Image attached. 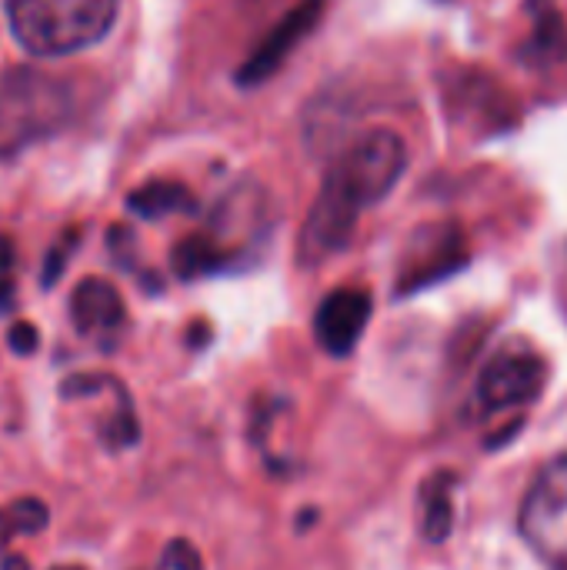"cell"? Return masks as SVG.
Here are the masks:
<instances>
[{
	"label": "cell",
	"mask_w": 567,
	"mask_h": 570,
	"mask_svg": "<svg viewBox=\"0 0 567 570\" xmlns=\"http://www.w3.org/2000/svg\"><path fill=\"white\" fill-rule=\"evenodd\" d=\"M518 57H521V63L538 67V70H548V67L565 63L567 20L558 7H551V3H541V7H538L535 23H531V33H528V40L521 43Z\"/></svg>",
	"instance_id": "cell-10"
},
{
	"label": "cell",
	"mask_w": 567,
	"mask_h": 570,
	"mask_svg": "<svg viewBox=\"0 0 567 570\" xmlns=\"http://www.w3.org/2000/svg\"><path fill=\"white\" fill-rule=\"evenodd\" d=\"M50 521V511L37 498H17L0 508V548H7L13 538L40 534Z\"/></svg>",
	"instance_id": "cell-12"
},
{
	"label": "cell",
	"mask_w": 567,
	"mask_h": 570,
	"mask_svg": "<svg viewBox=\"0 0 567 570\" xmlns=\"http://www.w3.org/2000/svg\"><path fill=\"white\" fill-rule=\"evenodd\" d=\"M371 311H374V304H371L368 291H361V287H338V291H331L321 301L317 314H314V337H317V344L331 357H348L358 347V341H361V334H364V327L371 321Z\"/></svg>",
	"instance_id": "cell-7"
},
{
	"label": "cell",
	"mask_w": 567,
	"mask_h": 570,
	"mask_svg": "<svg viewBox=\"0 0 567 570\" xmlns=\"http://www.w3.org/2000/svg\"><path fill=\"white\" fill-rule=\"evenodd\" d=\"M53 570H80V568H53Z\"/></svg>",
	"instance_id": "cell-18"
},
{
	"label": "cell",
	"mask_w": 567,
	"mask_h": 570,
	"mask_svg": "<svg viewBox=\"0 0 567 570\" xmlns=\"http://www.w3.org/2000/svg\"><path fill=\"white\" fill-rule=\"evenodd\" d=\"M70 317L80 334H114L124 324L127 311H124V297L110 281L87 277L74 287Z\"/></svg>",
	"instance_id": "cell-8"
},
{
	"label": "cell",
	"mask_w": 567,
	"mask_h": 570,
	"mask_svg": "<svg viewBox=\"0 0 567 570\" xmlns=\"http://www.w3.org/2000/svg\"><path fill=\"white\" fill-rule=\"evenodd\" d=\"M324 3H328V0H301L297 7H291V10L274 23V30L254 47V53L237 67L234 80H237L241 87H261V83H267V80L281 70V63L291 57V50L317 27V20H321V13H324Z\"/></svg>",
	"instance_id": "cell-6"
},
{
	"label": "cell",
	"mask_w": 567,
	"mask_h": 570,
	"mask_svg": "<svg viewBox=\"0 0 567 570\" xmlns=\"http://www.w3.org/2000/svg\"><path fill=\"white\" fill-rule=\"evenodd\" d=\"M465 264V240H461V230L458 227H441V230H431V247L411 261L408 267V277H401V291H418L431 281H441L448 274H454L458 267Z\"/></svg>",
	"instance_id": "cell-9"
},
{
	"label": "cell",
	"mask_w": 567,
	"mask_h": 570,
	"mask_svg": "<svg viewBox=\"0 0 567 570\" xmlns=\"http://www.w3.org/2000/svg\"><path fill=\"white\" fill-rule=\"evenodd\" d=\"M13 40L33 57H67L100 43L120 0H3Z\"/></svg>",
	"instance_id": "cell-1"
},
{
	"label": "cell",
	"mask_w": 567,
	"mask_h": 570,
	"mask_svg": "<svg viewBox=\"0 0 567 570\" xmlns=\"http://www.w3.org/2000/svg\"><path fill=\"white\" fill-rule=\"evenodd\" d=\"M167 568L170 570H204L201 568V558H197V551L187 544V541H174L170 548H167Z\"/></svg>",
	"instance_id": "cell-14"
},
{
	"label": "cell",
	"mask_w": 567,
	"mask_h": 570,
	"mask_svg": "<svg viewBox=\"0 0 567 570\" xmlns=\"http://www.w3.org/2000/svg\"><path fill=\"white\" fill-rule=\"evenodd\" d=\"M0 570H30V564H27V558L10 554V558H3V561H0Z\"/></svg>",
	"instance_id": "cell-17"
},
{
	"label": "cell",
	"mask_w": 567,
	"mask_h": 570,
	"mask_svg": "<svg viewBox=\"0 0 567 570\" xmlns=\"http://www.w3.org/2000/svg\"><path fill=\"white\" fill-rule=\"evenodd\" d=\"M408 170V147L394 130H364L341 157L331 160L321 190L348 204L354 214L381 204Z\"/></svg>",
	"instance_id": "cell-3"
},
{
	"label": "cell",
	"mask_w": 567,
	"mask_h": 570,
	"mask_svg": "<svg viewBox=\"0 0 567 570\" xmlns=\"http://www.w3.org/2000/svg\"><path fill=\"white\" fill-rule=\"evenodd\" d=\"M451 531V494L444 488H434L428 494V511H424V534L431 541H444Z\"/></svg>",
	"instance_id": "cell-13"
},
{
	"label": "cell",
	"mask_w": 567,
	"mask_h": 570,
	"mask_svg": "<svg viewBox=\"0 0 567 570\" xmlns=\"http://www.w3.org/2000/svg\"><path fill=\"white\" fill-rule=\"evenodd\" d=\"M70 87L37 67H7L0 73V160L50 140L70 120Z\"/></svg>",
	"instance_id": "cell-2"
},
{
	"label": "cell",
	"mask_w": 567,
	"mask_h": 570,
	"mask_svg": "<svg viewBox=\"0 0 567 570\" xmlns=\"http://www.w3.org/2000/svg\"><path fill=\"white\" fill-rule=\"evenodd\" d=\"M518 528L545 568L567 570V454L538 471L521 501Z\"/></svg>",
	"instance_id": "cell-4"
},
{
	"label": "cell",
	"mask_w": 567,
	"mask_h": 570,
	"mask_svg": "<svg viewBox=\"0 0 567 570\" xmlns=\"http://www.w3.org/2000/svg\"><path fill=\"white\" fill-rule=\"evenodd\" d=\"M127 207L144 217V220H157L167 214H190L194 210V197L184 184H170V180H150L144 187H137L127 197Z\"/></svg>",
	"instance_id": "cell-11"
},
{
	"label": "cell",
	"mask_w": 567,
	"mask_h": 570,
	"mask_svg": "<svg viewBox=\"0 0 567 570\" xmlns=\"http://www.w3.org/2000/svg\"><path fill=\"white\" fill-rule=\"evenodd\" d=\"M37 344H40V337H37L33 324L20 321V324H13V327H10V347H13L20 357L33 354V351H37Z\"/></svg>",
	"instance_id": "cell-16"
},
{
	"label": "cell",
	"mask_w": 567,
	"mask_h": 570,
	"mask_svg": "<svg viewBox=\"0 0 567 570\" xmlns=\"http://www.w3.org/2000/svg\"><path fill=\"white\" fill-rule=\"evenodd\" d=\"M545 364L535 354L505 351L488 361V367L478 377L475 404L481 414H508L535 404L545 391Z\"/></svg>",
	"instance_id": "cell-5"
},
{
	"label": "cell",
	"mask_w": 567,
	"mask_h": 570,
	"mask_svg": "<svg viewBox=\"0 0 567 570\" xmlns=\"http://www.w3.org/2000/svg\"><path fill=\"white\" fill-rule=\"evenodd\" d=\"M74 247V234H70V240H63V244H57L53 250H50V257H47V264H43V274H40V281L47 284V287H53L57 284V277L63 274V264H67V250Z\"/></svg>",
	"instance_id": "cell-15"
}]
</instances>
